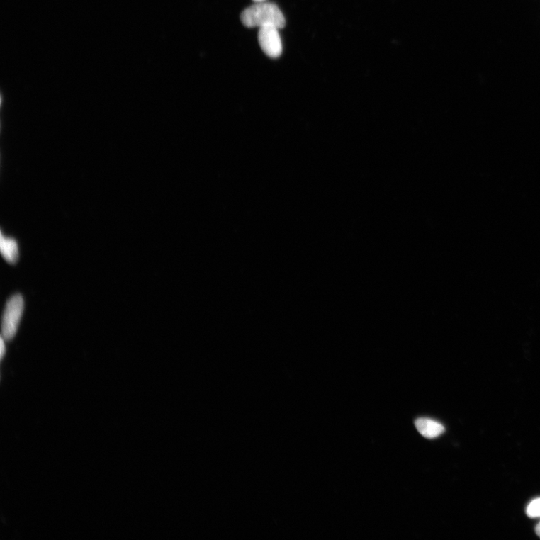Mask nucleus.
<instances>
[{"instance_id": "f257e3e1", "label": "nucleus", "mask_w": 540, "mask_h": 540, "mask_svg": "<svg viewBox=\"0 0 540 540\" xmlns=\"http://www.w3.org/2000/svg\"><path fill=\"white\" fill-rule=\"evenodd\" d=\"M242 23L249 28L267 27L273 26L277 28H285L286 21L281 11L274 4L262 2L246 9L240 16Z\"/></svg>"}, {"instance_id": "f03ea898", "label": "nucleus", "mask_w": 540, "mask_h": 540, "mask_svg": "<svg viewBox=\"0 0 540 540\" xmlns=\"http://www.w3.org/2000/svg\"><path fill=\"white\" fill-rule=\"evenodd\" d=\"M23 310L24 301L20 294L13 296L7 302L2 321V337L5 340H11L16 336Z\"/></svg>"}, {"instance_id": "7ed1b4c3", "label": "nucleus", "mask_w": 540, "mask_h": 540, "mask_svg": "<svg viewBox=\"0 0 540 540\" xmlns=\"http://www.w3.org/2000/svg\"><path fill=\"white\" fill-rule=\"evenodd\" d=\"M279 30V28L273 26L259 29V45L269 57L278 58L282 53V43Z\"/></svg>"}, {"instance_id": "20e7f679", "label": "nucleus", "mask_w": 540, "mask_h": 540, "mask_svg": "<svg viewBox=\"0 0 540 540\" xmlns=\"http://www.w3.org/2000/svg\"><path fill=\"white\" fill-rule=\"evenodd\" d=\"M415 426L420 434L429 439L438 438L445 432V428L441 423L426 417L417 419Z\"/></svg>"}, {"instance_id": "39448f33", "label": "nucleus", "mask_w": 540, "mask_h": 540, "mask_svg": "<svg viewBox=\"0 0 540 540\" xmlns=\"http://www.w3.org/2000/svg\"><path fill=\"white\" fill-rule=\"evenodd\" d=\"M0 249H1L2 255L7 262L11 264H15L18 262L19 259V249L16 240L12 238L6 237L1 234Z\"/></svg>"}, {"instance_id": "423d86ee", "label": "nucleus", "mask_w": 540, "mask_h": 540, "mask_svg": "<svg viewBox=\"0 0 540 540\" xmlns=\"http://www.w3.org/2000/svg\"><path fill=\"white\" fill-rule=\"evenodd\" d=\"M527 514L531 518L540 517V498L532 501L527 509Z\"/></svg>"}, {"instance_id": "0eeeda50", "label": "nucleus", "mask_w": 540, "mask_h": 540, "mask_svg": "<svg viewBox=\"0 0 540 540\" xmlns=\"http://www.w3.org/2000/svg\"><path fill=\"white\" fill-rule=\"evenodd\" d=\"M5 343H4V339L2 337L1 339V349H0V355H1V358L3 359L6 350Z\"/></svg>"}, {"instance_id": "6e6552de", "label": "nucleus", "mask_w": 540, "mask_h": 540, "mask_svg": "<svg viewBox=\"0 0 540 540\" xmlns=\"http://www.w3.org/2000/svg\"><path fill=\"white\" fill-rule=\"evenodd\" d=\"M536 533L540 537V522L536 527Z\"/></svg>"}, {"instance_id": "1a4fd4ad", "label": "nucleus", "mask_w": 540, "mask_h": 540, "mask_svg": "<svg viewBox=\"0 0 540 540\" xmlns=\"http://www.w3.org/2000/svg\"><path fill=\"white\" fill-rule=\"evenodd\" d=\"M255 3H262V2H266L267 0H253Z\"/></svg>"}]
</instances>
